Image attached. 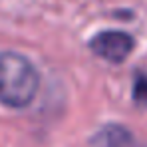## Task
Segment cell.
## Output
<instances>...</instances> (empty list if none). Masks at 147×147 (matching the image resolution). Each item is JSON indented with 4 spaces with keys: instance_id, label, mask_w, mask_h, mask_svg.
I'll return each mask as SVG.
<instances>
[{
    "instance_id": "obj_2",
    "label": "cell",
    "mask_w": 147,
    "mask_h": 147,
    "mask_svg": "<svg viewBox=\"0 0 147 147\" xmlns=\"http://www.w3.org/2000/svg\"><path fill=\"white\" fill-rule=\"evenodd\" d=\"M133 46L135 40L127 32H119V30H103L90 40V50L111 64H121L131 54Z\"/></svg>"
},
{
    "instance_id": "obj_4",
    "label": "cell",
    "mask_w": 147,
    "mask_h": 147,
    "mask_svg": "<svg viewBox=\"0 0 147 147\" xmlns=\"http://www.w3.org/2000/svg\"><path fill=\"white\" fill-rule=\"evenodd\" d=\"M133 99L147 105V76H137L133 86Z\"/></svg>"
},
{
    "instance_id": "obj_3",
    "label": "cell",
    "mask_w": 147,
    "mask_h": 147,
    "mask_svg": "<svg viewBox=\"0 0 147 147\" xmlns=\"http://www.w3.org/2000/svg\"><path fill=\"white\" fill-rule=\"evenodd\" d=\"M92 147H139L135 135L119 123H107L92 137Z\"/></svg>"
},
{
    "instance_id": "obj_1",
    "label": "cell",
    "mask_w": 147,
    "mask_h": 147,
    "mask_svg": "<svg viewBox=\"0 0 147 147\" xmlns=\"http://www.w3.org/2000/svg\"><path fill=\"white\" fill-rule=\"evenodd\" d=\"M40 88V74L34 64L16 52L0 54V103L12 109L30 105Z\"/></svg>"
}]
</instances>
